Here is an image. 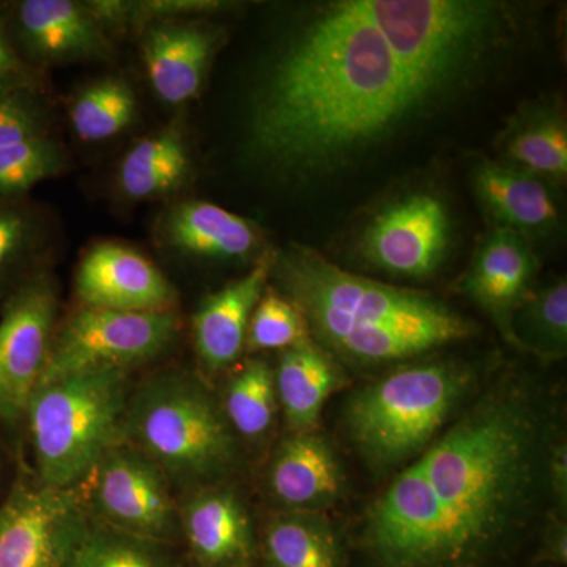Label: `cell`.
Returning a JSON list of instances; mask_svg holds the SVG:
<instances>
[{
    "label": "cell",
    "instance_id": "4",
    "mask_svg": "<svg viewBox=\"0 0 567 567\" xmlns=\"http://www.w3.org/2000/svg\"><path fill=\"white\" fill-rule=\"evenodd\" d=\"M223 406L200 380L163 372L130 395L122 442L152 458L171 484L218 486L237 468L240 451Z\"/></svg>",
    "mask_w": 567,
    "mask_h": 567
},
{
    "label": "cell",
    "instance_id": "34",
    "mask_svg": "<svg viewBox=\"0 0 567 567\" xmlns=\"http://www.w3.org/2000/svg\"><path fill=\"white\" fill-rule=\"evenodd\" d=\"M41 91L40 71L21 58L9 31V3L0 2V95Z\"/></svg>",
    "mask_w": 567,
    "mask_h": 567
},
{
    "label": "cell",
    "instance_id": "37",
    "mask_svg": "<svg viewBox=\"0 0 567 567\" xmlns=\"http://www.w3.org/2000/svg\"><path fill=\"white\" fill-rule=\"evenodd\" d=\"M2 436V435H0ZM11 475V457L9 446L6 445L2 439H0V499L6 498L11 486H13L14 480H10Z\"/></svg>",
    "mask_w": 567,
    "mask_h": 567
},
{
    "label": "cell",
    "instance_id": "18",
    "mask_svg": "<svg viewBox=\"0 0 567 567\" xmlns=\"http://www.w3.org/2000/svg\"><path fill=\"white\" fill-rule=\"evenodd\" d=\"M267 486L289 511H319L342 495L344 472L327 439L303 432L278 446L268 466Z\"/></svg>",
    "mask_w": 567,
    "mask_h": 567
},
{
    "label": "cell",
    "instance_id": "25",
    "mask_svg": "<svg viewBox=\"0 0 567 567\" xmlns=\"http://www.w3.org/2000/svg\"><path fill=\"white\" fill-rule=\"evenodd\" d=\"M506 153L513 166L544 181H563L567 174L565 118L551 107L527 112L507 133Z\"/></svg>",
    "mask_w": 567,
    "mask_h": 567
},
{
    "label": "cell",
    "instance_id": "10",
    "mask_svg": "<svg viewBox=\"0 0 567 567\" xmlns=\"http://www.w3.org/2000/svg\"><path fill=\"white\" fill-rule=\"evenodd\" d=\"M80 486L93 520L158 543L181 539V507L173 484L128 443L112 446Z\"/></svg>",
    "mask_w": 567,
    "mask_h": 567
},
{
    "label": "cell",
    "instance_id": "28",
    "mask_svg": "<svg viewBox=\"0 0 567 567\" xmlns=\"http://www.w3.org/2000/svg\"><path fill=\"white\" fill-rule=\"evenodd\" d=\"M136 112V93L128 81L118 76L102 78L85 85L69 107L71 126L84 142L118 136L132 125Z\"/></svg>",
    "mask_w": 567,
    "mask_h": 567
},
{
    "label": "cell",
    "instance_id": "7",
    "mask_svg": "<svg viewBox=\"0 0 567 567\" xmlns=\"http://www.w3.org/2000/svg\"><path fill=\"white\" fill-rule=\"evenodd\" d=\"M393 51L417 103L464 80L491 50L496 3L472 0H360Z\"/></svg>",
    "mask_w": 567,
    "mask_h": 567
},
{
    "label": "cell",
    "instance_id": "13",
    "mask_svg": "<svg viewBox=\"0 0 567 567\" xmlns=\"http://www.w3.org/2000/svg\"><path fill=\"white\" fill-rule=\"evenodd\" d=\"M450 237L445 204L432 194L417 193L372 219L363 235V252L388 274L425 278L445 259Z\"/></svg>",
    "mask_w": 567,
    "mask_h": 567
},
{
    "label": "cell",
    "instance_id": "36",
    "mask_svg": "<svg viewBox=\"0 0 567 567\" xmlns=\"http://www.w3.org/2000/svg\"><path fill=\"white\" fill-rule=\"evenodd\" d=\"M548 496L554 499L557 513L565 516L567 503V450L561 440L554 442L547 466Z\"/></svg>",
    "mask_w": 567,
    "mask_h": 567
},
{
    "label": "cell",
    "instance_id": "31",
    "mask_svg": "<svg viewBox=\"0 0 567 567\" xmlns=\"http://www.w3.org/2000/svg\"><path fill=\"white\" fill-rule=\"evenodd\" d=\"M66 153L52 136L0 151V200H24L39 183L65 171Z\"/></svg>",
    "mask_w": 567,
    "mask_h": 567
},
{
    "label": "cell",
    "instance_id": "5",
    "mask_svg": "<svg viewBox=\"0 0 567 567\" xmlns=\"http://www.w3.org/2000/svg\"><path fill=\"white\" fill-rule=\"evenodd\" d=\"M132 386L126 371L93 368L41 382L25 406L35 476L44 486L78 487L122 442Z\"/></svg>",
    "mask_w": 567,
    "mask_h": 567
},
{
    "label": "cell",
    "instance_id": "35",
    "mask_svg": "<svg viewBox=\"0 0 567 567\" xmlns=\"http://www.w3.org/2000/svg\"><path fill=\"white\" fill-rule=\"evenodd\" d=\"M539 543L535 548L532 565L565 566L567 561V527L565 516L555 513V516L544 518L539 532Z\"/></svg>",
    "mask_w": 567,
    "mask_h": 567
},
{
    "label": "cell",
    "instance_id": "14",
    "mask_svg": "<svg viewBox=\"0 0 567 567\" xmlns=\"http://www.w3.org/2000/svg\"><path fill=\"white\" fill-rule=\"evenodd\" d=\"M78 297L91 308L115 311H173L177 292L155 264L130 246H92L76 271Z\"/></svg>",
    "mask_w": 567,
    "mask_h": 567
},
{
    "label": "cell",
    "instance_id": "17",
    "mask_svg": "<svg viewBox=\"0 0 567 567\" xmlns=\"http://www.w3.org/2000/svg\"><path fill=\"white\" fill-rule=\"evenodd\" d=\"M218 31L189 21L159 22L145 29L141 55L153 91L164 103L183 104L200 92Z\"/></svg>",
    "mask_w": 567,
    "mask_h": 567
},
{
    "label": "cell",
    "instance_id": "8",
    "mask_svg": "<svg viewBox=\"0 0 567 567\" xmlns=\"http://www.w3.org/2000/svg\"><path fill=\"white\" fill-rule=\"evenodd\" d=\"M91 524L81 486H44L18 470L0 503V567H70Z\"/></svg>",
    "mask_w": 567,
    "mask_h": 567
},
{
    "label": "cell",
    "instance_id": "3",
    "mask_svg": "<svg viewBox=\"0 0 567 567\" xmlns=\"http://www.w3.org/2000/svg\"><path fill=\"white\" fill-rule=\"evenodd\" d=\"M270 275L309 333L353 363L410 360L475 333V324L429 295L347 274L298 246L271 260Z\"/></svg>",
    "mask_w": 567,
    "mask_h": 567
},
{
    "label": "cell",
    "instance_id": "21",
    "mask_svg": "<svg viewBox=\"0 0 567 567\" xmlns=\"http://www.w3.org/2000/svg\"><path fill=\"white\" fill-rule=\"evenodd\" d=\"M473 186L487 215L502 229L522 237L546 235L557 226L559 212L547 181L513 164L483 163Z\"/></svg>",
    "mask_w": 567,
    "mask_h": 567
},
{
    "label": "cell",
    "instance_id": "30",
    "mask_svg": "<svg viewBox=\"0 0 567 567\" xmlns=\"http://www.w3.org/2000/svg\"><path fill=\"white\" fill-rule=\"evenodd\" d=\"M171 546L107 527L92 518L70 567H183Z\"/></svg>",
    "mask_w": 567,
    "mask_h": 567
},
{
    "label": "cell",
    "instance_id": "27",
    "mask_svg": "<svg viewBox=\"0 0 567 567\" xmlns=\"http://www.w3.org/2000/svg\"><path fill=\"white\" fill-rule=\"evenodd\" d=\"M511 342L543 360H559L567 350V284L557 279L532 290L511 320Z\"/></svg>",
    "mask_w": 567,
    "mask_h": 567
},
{
    "label": "cell",
    "instance_id": "2",
    "mask_svg": "<svg viewBox=\"0 0 567 567\" xmlns=\"http://www.w3.org/2000/svg\"><path fill=\"white\" fill-rule=\"evenodd\" d=\"M417 106L360 0L339 2L271 63L249 117V145L279 173H319L383 140Z\"/></svg>",
    "mask_w": 567,
    "mask_h": 567
},
{
    "label": "cell",
    "instance_id": "20",
    "mask_svg": "<svg viewBox=\"0 0 567 567\" xmlns=\"http://www.w3.org/2000/svg\"><path fill=\"white\" fill-rule=\"evenodd\" d=\"M271 260H260L241 278L205 298L194 316V344L208 371H223L240 358L249 320L267 290Z\"/></svg>",
    "mask_w": 567,
    "mask_h": 567
},
{
    "label": "cell",
    "instance_id": "9",
    "mask_svg": "<svg viewBox=\"0 0 567 567\" xmlns=\"http://www.w3.org/2000/svg\"><path fill=\"white\" fill-rule=\"evenodd\" d=\"M177 331L174 311H115L82 306L52 338L40 383L84 369L128 371L166 352Z\"/></svg>",
    "mask_w": 567,
    "mask_h": 567
},
{
    "label": "cell",
    "instance_id": "1",
    "mask_svg": "<svg viewBox=\"0 0 567 567\" xmlns=\"http://www.w3.org/2000/svg\"><path fill=\"white\" fill-rule=\"evenodd\" d=\"M551 445L535 388H488L368 507L365 565L517 567L544 524Z\"/></svg>",
    "mask_w": 567,
    "mask_h": 567
},
{
    "label": "cell",
    "instance_id": "26",
    "mask_svg": "<svg viewBox=\"0 0 567 567\" xmlns=\"http://www.w3.org/2000/svg\"><path fill=\"white\" fill-rule=\"evenodd\" d=\"M43 216L24 200H0V305L37 270L44 246Z\"/></svg>",
    "mask_w": 567,
    "mask_h": 567
},
{
    "label": "cell",
    "instance_id": "11",
    "mask_svg": "<svg viewBox=\"0 0 567 567\" xmlns=\"http://www.w3.org/2000/svg\"><path fill=\"white\" fill-rule=\"evenodd\" d=\"M58 287L37 270L0 305V424L17 431L40 383L54 338Z\"/></svg>",
    "mask_w": 567,
    "mask_h": 567
},
{
    "label": "cell",
    "instance_id": "16",
    "mask_svg": "<svg viewBox=\"0 0 567 567\" xmlns=\"http://www.w3.org/2000/svg\"><path fill=\"white\" fill-rule=\"evenodd\" d=\"M182 537L199 567H249L256 539L240 496L221 486L194 491L181 507Z\"/></svg>",
    "mask_w": 567,
    "mask_h": 567
},
{
    "label": "cell",
    "instance_id": "24",
    "mask_svg": "<svg viewBox=\"0 0 567 567\" xmlns=\"http://www.w3.org/2000/svg\"><path fill=\"white\" fill-rule=\"evenodd\" d=\"M267 567H347V550L333 524L317 511H287L264 527Z\"/></svg>",
    "mask_w": 567,
    "mask_h": 567
},
{
    "label": "cell",
    "instance_id": "29",
    "mask_svg": "<svg viewBox=\"0 0 567 567\" xmlns=\"http://www.w3.org/2000/svg\"><path fill=\"white\" fill-rule=\"evenodd\" d=\"M221 406L235 435L262 439L274 427L279 406L271 365L259 358L248 361L227 385Z\"/></svg>",
    "mask_w": 567,
    "mask_h": 567
},
{
    "label": "cell",
    "instance_id": "33",
    "mask_svg": "<svg viewBox=\"0 0 567 567\" xmlns=\"http://www.w3.org/2000/svg\"><path fill=\"white\" fill-rule=\"evenodd\" d=\"M51 110L41 91L0 95V151L51 136Z\"/></svg>",
    "mask_w": 567,
    "mask_h": 567
},
{
    "label": "cell",
    "instance_id": "32",
    "mask_svg": "<svg viewBox=\"0 0 567 567\" xmlns=\"http://www.w3.org/2000/svg\"><path fill=\"white\" fill-rule=\"evenodd\" d=\"M303 315L292 301L278 290L267 287L251 320H249L246 347L251 352L260 350H289L311 341Z\"/></svg>",
    "mask_w": 567,
    "mask_h": 567
},
{
    "label": "cell",
    "instance_id": "15",
    "mask_svg": "<svg viewBox=\"0 0 567 567\" xmlns=\"http://www.w3.org/2000/svg\"><path fill=\"white\" fill-rule=\"evenodd\" d=\"M536 271V254L528 238L495 227L477 248L462 290L511 342V320L532 292Z\"/></svg>",
    "mask_w": 567,
    "mask_h": 567
},
{
    "label": "cell",
    "instance_id": "12",
    "mask_svg": "<svg viewBox=\"0 0 567 567\" xmlns=\"http://www.w3.org/2000/svg\"><path fill=\"white\" fill-rule=\"evenodd\" d=\"M9 31L21 58L39 71L44 66L114 58L110 33L84 2H11Z\"/></svg>",
    "mask_w": 567,
    "mask_h": 567
},
{
    "label": "cell",
    "instance_id": "6",
    "mask_svg": "<svg viewBox=\"0 0 567 567\" xmlns=\"http://www.w3.org/2000/svg\"><path fill=\"white\" fill-rule=\"evenodd\" d=\"M475 379L473 369L453 361L406 365L382 377L346 406L350 442L372 470H401L440 435Z\"/></svg>",
    "mask_w": 567,
    "mask_h": 567
},
{
    "label": "cell",
    "instance_id": "22",
    "mask_svg": "<svg viewBox=\"0 0 567 567\" xmlns=\"http://www.w3.org/2000/svg\"><path fill=\"white\" fill-rule=\"evenodd\" d=\"M276 395L293 434L315 432L330 395L344 375L330 354L311 341L284 350L275 371Z\"/></svg>",
    "mask_w": 567,
    "mask_h": 567
},
{
    "label": "cell",
    "instance_id": "19",
    "mask_svg": "<svg viewBox=\"0 0 567 567\" xmlns=\"http://www.w3.org/2000/svg\"><path fill=\"white\" fill-rule=\"evenodd\" d=\"M158 234L175 252L218 262L249 259L262 248L249 219L204 200L175 204L159 219Z\"/></svg>",
    "mask_w": 567,
    "mask_h": 567
},
{
    "label": "cell",
    "instance_id": "23",
    "mask_svg": "<svg viewBox=\"0 0 567 567\" xmlns=\"http://www.w3.org/2000/svg\"><path fill=\"white\" fill-rule=\"evenodd\" d=\"M192 174V156L178 122L134 144L118 166V188L132 200H152L181 189Z\"/></svg>",
    "mask_w": 567,
    "mask_h": 567
}]
</instances>
